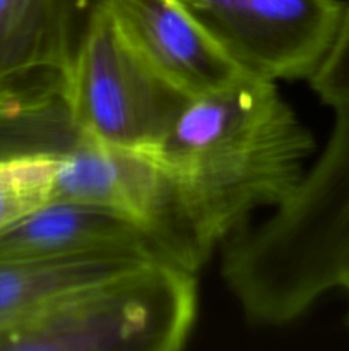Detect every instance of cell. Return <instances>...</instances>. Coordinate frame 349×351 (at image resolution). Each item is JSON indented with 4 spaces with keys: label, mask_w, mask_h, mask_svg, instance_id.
Wrapping results in <instances>:
<instances>
[{
    "label": "cell",
    "mask_w": 349,
    "mask_h": 351,
    "mask_svg": "<svg viewBox=\"0 0 349 351\" xmlns=\"http://www.w3.org/2000/svg\"><path fill=\"white\" fill-rule=\"evenodd\" d=\"M315 139L276 82L245 74L194 96L154 149L198 264L257 209L277 208L307 171Z\"/></svg>",
    "instance_id": "1"
},
{
    "label": "cell",
    "mask_w": 349,
    "mask_h": 351,
    "mask_svg": "<svg viewBox=\"0 0 349 351\" xmlns=\"http://www.w3.org/2000/svg\"><path fill=\"white\" fill-rule=\"evenodd\" d=\"M289 197L226 240L221 276L248 322L286 326L335 290L349 259V105Z\"/></svg>",
    "instance_id": "2"
},
{
    "label": "cell",
    "mask_w": 349,
    "mask_h": 351,
    "mask_svg": "<svg viewBox=\"0 0 349 351\" xmlns=\"http://www.w3.org/2000/svg\"><path fill=\"white\" fill-rule=\"evenodd\" d=\"M197 311L195 271L157 257L2 322L0 351H177Z\"/></svg>",
    "instance_id": "3"
},
{
    "label": "cell",
    "mask_w": 349,
    "mask_h": 351,
    "mask_svg": "<svg viewBox=\"0 0 349 351\" xmlns=\"http://www.w3.org/2000/svg\"><path fill=\"white\" fill-rule=\"evenodd\" d=\"M77 139L115 149H154L190 99L130 45L103 3L62 79Z\"/></svg>",
    "instance_id": "4"
},
{
    "label": "cell",
    "mask_w": 349,
    "mask_h": 351,
    "mask_svg": "<svg viewBox=\"0 0 349 351\" xmlns=\"http://www.w3.org/2000/svg\"><path fill=\"white\" fill-rule=\"evenodd\" d=\"M250 75L310 79L341 26V0H180Z\"/></svg>",
    "instance_id": "5"
},
{
    "label": "cell",
    "mask_w": 349,
    "mask_h": 351,
    "mask_svg": "<svg viewBox=\"0 0 349 351\" xmlns=\"http://www.w3.org/2000/svg\"><path fill=\"white\" fill-rule=\"evenodd\" d=\"M105 0H0V110L62 98V79Z\"/></svg>",
    "instance_id": "6"
},
{
    "label": "cell",
    "mask_w": 349,
    "mask_h": 351,
    "mask_svg": "<svg viewBox=\"0 0 349 351\" xmlns=\"http://www.w3.org/2000/svg\"><path fill=\"white\" fill-rule=\"evenodd\" d=\"M105 5L137 53L190 98L246 74L180 0H105Z\"/></svg>",
    "instance_id": "7"
},
{
    "label": "cell",
    "mask_w": 349,
    "mask_h": 351,
    "mask_svg": "<svg viewBox=\"0 0 349 351\" xmlns=\"http://www.w3.org/2000/svg\"><path fill=\"white\" fill-rule=\"evenodd\" d=\"M122 249L147 250L163 257L142 225L112 209L82 202L51 201L0 233V261Z\"/></svg>",
    "instance_id": "8"
},
{
    "label": "cell",
    "mask_w": 349,
    "mask_h": 351,
    "mask_svg": "<svg viewBox=\"0 0 349 351\" xmlns=\"http://www.w3.org/2000/svg\"><path fill=\"white\" fill-rule=\"evenodd\" d=\"M156 259L147 250L122 249L44 259L0 261V324L62 293Z\"/></svg>",
    "instance_id": "9"
},
{
    "label": "cell",
    "mask_w": 349,
    "mask_h": 351,
    "mask_svg": "<svg viewBox=\"0 0 349 351\" xmlns=\"http://www.w3.org/2000/svg\"><path fill=\"white\" fill-rule=\"evenodd\" d=\"M62 151H16L0 154V233L53 201Z\"/></svg>",
    "instance_id": "10"
},
{
    "label": "cell",
    "mask_w": 349,
    "mask_h": 351,
    "mask_svg": "<svg viewBox=\"0 0 349 351\" xmlns=\"http://www.w3.org/2000/svg\"><path fill=\"white\" fill-rule=\"evenodd\" d=\"M308 81L318 98L332 110L349 105V3L344 7L331 50Z\"/></svg>",
    "instance_id": "11"
},
{
    "label": "cell",
    "mask_w": 349,
    "mask_h": 351,
    "mask_svg": "<svg viewBox=\"0 0 349 351\" xmlns=\"http://www.w3.org/2000/svg\"><path fill=\"white\" fill-rule=\"evenodd\" d=\"M337 288H342V290L348 293V298H349V259H348V263H346L344 269H342L341 278H339ZM348 324H349V312H348Z\"/></svg>",
    "instance_id": "12"
}]
</instances>
